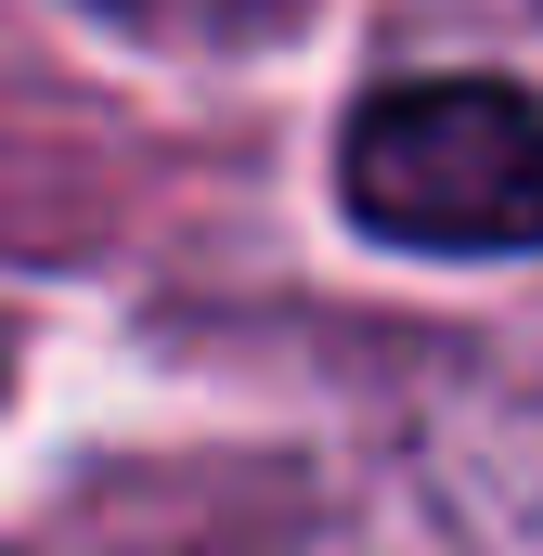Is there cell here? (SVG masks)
<instances>
[{"label":"cell","instance_id":"cell-1","mask_svg":"<svg viewBox=\"0 0 543 556\" xmlns=\"http://www.w3.org/2000/svg\"><path fill=\"white\" fill-rule=\"evenodd\" d=\"M337 194L414 260H531L543 247V91L531 78H402L337 130Z\"/></svg>","mask_w":543,"mask_h":556},{"label":"cell","instance_id":"cell-2","mask_svg":"<svg viewBox=\"0 0 543 556\" xmlns=\"http://www.w3.org/2000/svg\"><path fill=\"white\" fill-rule=\"evenodd\" d=\"M78 13H104V26H130L155 52H247L272 26H298L311 0H78Z\"/></svg>","mask_w":543,"mask_h":556},{"label":"cell","instance_id":"cell-3","mask_svg":"<svg viewBox=\"0 0 543 556\" xmlns=\"http://www.w3.org/2000/svg\"><path fill=\"white\" fill-rule=\"evenodd\" d=\"M0 389H13V350H0Z\"/></svg>","mask_w":543,"mask_h":556}]
</instances>
